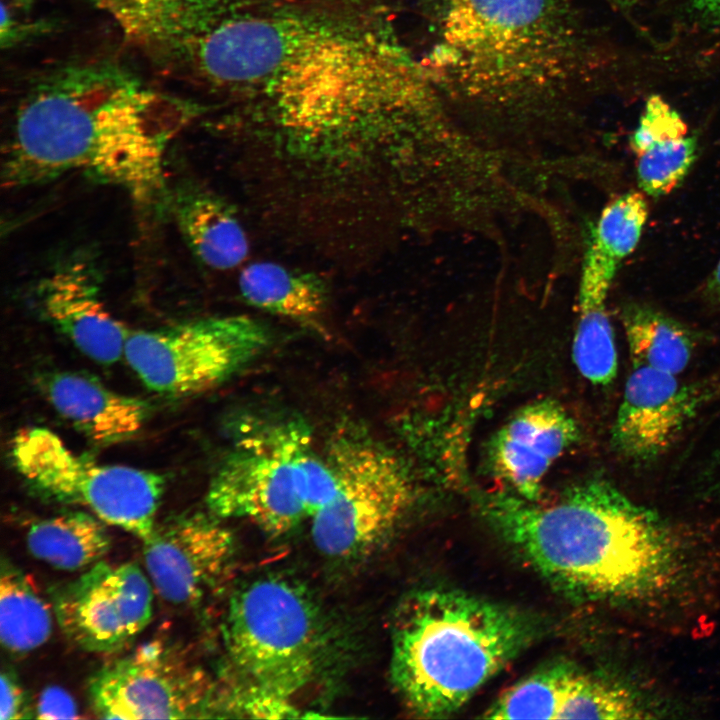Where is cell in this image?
I'll return each mask as SVG.
<instances>
[{
  "label": "cell",
  "instance_id": "cell-1",
  "mask_svg": "<svg viewBox=\"0 0 720 720\" xmlns=\"http://www.w3.org/2000/svg\"><path fill=\"white\" fill-rule=\"evenodd\" d=\"M421 61L448 112L503 120L568 114L602 56L576 0H430Z\"/></svg>",
  "mask_w": 720,
  "mask_h": 720
},
{
  "label": "cell",
  "instance_id": "cell-2",
  "mask_svg": "<svg viewBox=\"0 0 720 720\" xmlns=\"http://www.w3.org/2000/svg\"><path fill=\"white\" fill-rule=\"evenodd\" d=\"M193 115L187 104L118 67H61L18 102L2 183L26 188L81 173L137 203H154L164 193L168 150Z\"/></svg>",
  "mask_w": 720,
  "mask_h": 720
},
{
  "label": "cell",
  "instance_id": "cell-3",
  "mask_svg": "<svg viewBox=\"0 0 720 720\" xmlns=\"http://www.w3.org/2000/svg\"><path fill=\"white\" fill-rule=\"evenodd\" d=\"M481 510L507 544L567 595L641 598L664 589L677 571V550L659 515L601 477L570 486L550 504L489 494Z\"/></svg>",
  "mask_w": 720,
  "mask_h": 720
},
{
  "label": "cell",
  "instance_id": "cell-4",
  "mask_svg": "<svg viewBox=\"0 0 720 720\" xmlns=\"http://www.w3.org/2000/svg\"><path fill=\"white\" fill-rule=\"evenodd\" d=\"M534 635L526 616L501 604L456 589L418 590L394 617L391 680L416 716L448 717Z\"/></svg>",
  "mask_w": 720,
  "mask_h": 720
},
{
  "label": "cell",
  "instance_id": "cell-5",
  "mask_svg": "<svg viewBox=\"0 0 720 720\" xmlns=\"http://www.w3.org/2000/svg\"><path fill=\"white\" fill-rule=\"evenodd\" d=\"M334 490L308 427L281 420L240 435L211 477L206 504L218 518L247 520L280 536L311 518Z\"/></svg>",
  "mask_w": 720,
  "mask_h": 720
},
{
  "label": "cell",
  "instance_id": "cell-6",
  "mask_svg": "<svg viewBox=\"0 0 720 720\" xmlns=\"http://www.w3.org/2000/svg\"><path fill=\"white\" fill-rule=\"evenodd\" d=\"M223 638L252 712H288L290 698L311 679L318 656L317 617L295 584L265 577L236 591Z\"/></svg>",
  "mask_w": 720,
  "mask_h": 720
},
{
  "label": "cell",
  "instance_id": "cell-7",
  "mask_svg": "<svg viewBox=\"0 0 720 720\" xmlns=\"http://www.w3.org/2000/svg\"><path fill=\"white\" fill-rule=\"evenodd\" d=\"M335 479L331 499L310 519L314 544L336 558L358 556L398 525L414 499L411 474L390 449L343 428L326 458Z\"/></svg>",
  "mask_w": 720,
  "mask_h": 720
},
{
  "label": "cell",
  "instance_id": "cell-8",
  "mask_svg": "<svg viewBox=\"0 0 720 720\" xmlns=\"http://www.w3.org/2000/svg\"><path fill=\"white\" fill-rule=\"evenodd\" d=\"M18 474L39 495L78 505L142 541L153 531L166 486L157 472L103 464L71 450L52 430L26 427L10 443Z\"/></svg>",
  "mask_w": 720,
  "mask_h": 720
},
{
  "label": "cell",
  "instance_id": "cell-9",
  "mask_svg": "<svg viewBox=\"0 0 720 720\" xmlns=\"http://www.w3.org/2000/svg\"><path fill=\"white\" fill-rule=\"evenodd\" d=\"M269 342L268 329L250 316H210L130 332L124 358L148 389L185 397L226 382Z\"/></svg>",
  "mask_w": 720,
  "mask_h": 720
},
{
  "label": "cell",
  "instance_id": "cell-10",
  "mask_svg": "<svg viewBox=\"0 0 720 720\" xmlns=\"http://www.w3.org/2000/svg\"><path fill=\"white\" fill-rule=\"evenodd\" d=\"M214 695L205 672L156 642L104 665L88 683L90 705L105 719L202 717Z\"/></svg>",
  "mask_w": 720,
  "mask_h": 720
},
{
  "label": "cell",
  "instance_id": "cell-11",
  "mask_svg": "<svg viewBox=\"0 0 720 720\" xmlns=\"http://www.w3.org/2000/svg\"><path fill=\"white\" fill-rule=\"evenodd\" d=\"M135 563L103 561L55 586L51 602L65 636L93 653L119 651L149 624L153 585Z\"/></svg>",
  "mask_w": 720,
  "mask_h": 720
},
{
  "label": "cell",
  "instance_id": "cell-12",
  "mask_svg": "<svg viewBox=\"0 0 720 720\" xmlns=\"http://www.w3.org/2000/svg\"><path fill=\"white\" fill-rule=\"evenodd\" d=\"M210 513L176 515L156 523L143 540L147 575L168 603L191 606L225 577L235 553L231 532Z\"/></svg>",
  "mask_w": 720,
  "mask_h": 720
},
{
  "label": "cell",
  "instance_id": "cell-13",
  "mask_svg": "<svg viewBox=\"0 0 720 720\" xmlns=\"http://www.w3.org/2000/svg\"><path fill=\"white\" fill-rule=\"evenodd\" d=\"M704 394L676 375L633 366L612 426V448L633 464L655 461L696 415Z\"/></svg>",
  "mask_w": 720,
  "mask_h": 720
},
{
  "label": "cell",
  "instance_id": "cell-14",
  "mask_svg": "<svg viewBox=\"0 0 720 720\" xmlns=\"http://www.w3.org/2000/svg\"><path fill=\"white\" fill-rule=\"evenodd\" d=\"M580 438L572 415L545 398L518 409L490 438V474L527 501L541 499L543 480L553 463Z\"/></svg>",
  "mask_w": 720,
  "mask_h": 720
},
{
  "label": "cell",
  "instance_id": "cell-15",
  "mask_svg": "<svg viewBox=\"0 0 720 720\" xmlns=\"http://www.w3.org/2000/svg\"><path fill=\"white\" fill-rule=\"evenodd\" d=\"M39 300L48 319L87 357L106 365L124 357L130 332L106 308L88 261L57 266L41 281Z\"/></svg>",
  "mask_w": 720,
  "mask_h": 720
},
{
  "label": "cell",
  "instance_id": "cell-16",
  "mask_svg": "<svg viewBox=\"0 0 720 720\" xmlns=\"http://www.w3.org/2000/svg\"><path fill=\"white\" fill-rule=\"evenodd\" d=\"M39 384L56 412L97 446L132 439L151 413L147 401L118 393L83 373L49 372L40 377Z\"/></svg>",
  "mask_w": 720,
  "mask_h": 720
},
{
  "label": "cell",
  "instance_id": "cell-17",
  "mask_svg": "<svg viewBox=\"0 0 720 720\" xmlns=\"http://www.w3.org/2000/svg\"><path fill=\"white\" fill-rule=\"evenodd\" d=\"M619 266L589 242L579 284L572 357L579 373L595 385H608L617 375V351L606 303Z\"/></svg>",
  "mask_w": 720,
  "mask_h": 720
},
{
  "label": "cell",
  "instance_id": "cell-18",
  "mask_svg": "<svg viewBox=\"0 0 720 720\" xmlns=\"http://www.w3.org/2000/svg\"><path fill=\"white\" fill-rule=\"evenodd\" d=\"M172 209L184 241L203 264L226 271L246 259L249 252L246 233L225 201L190 186L176 192Z\"/></svg>",
  "mask_w": 720,
  "mask_h": 720
},
{
  "label": "cell",
  "instance_id": "cell-19",
  "mask_svg": "<svg viewBox=\"0 0 720 720\" xmlns=\"http://www.w3.org/2000/svg\"><path fill=\"white\" fill-rule=\"evenodd\" d=\"M131 37L163 48L233 11L236 0H91Z\"/></svg>",
  "mask_w": 720,
  "mask_h": 720
},
{
  "label": "cell",
  "instance_id": "cell-20",
  "mask_svg": "<svg viewBox=\"0 0 720 720\" xmlns=\"http://www.w3.org/2000/svg\"><path fill=\"white\" fill-rule=\"evenodd\" d=\"M238 286L249 305L302 324L319 325L325 311L327 292L317 276L274 262L247 265Z\"/></svg>",
  "mask_w": 720,
  "mask_h": 720
},
{
  "label": "cell",
  "instance_id": "cell-21",
  "mask_svg": "<svg viewBox=\"0 0 720 720\" xmlns=\"http://www.w3.org/2000/svg\"><path fill=\"white\" fill-rule=\"evenodd\" d=\"M105 524L90 513H59L32 522L26 531V545L35 558L55 569H87L102 561L111 548Z\"/></svg>",
  "mask_w": 720,
  "mask_h": 720
},
{
  "label": "cell",
  "instance_id": "cell-22",
  "mask_svg": "<svg viewBox=\"0 0 720 720\" xmlns=\"http://www.w3.org/2000/svg\"><path fill=\"white\" fill-rule=\"evenodd\" d=\"M621 319L633 366L673 375L685 370L696 344L687 327L649 305L636 302L623 306Z\"/></svg>",
  "mask_w": 720,
  "mask_h": 720
},
{
  "label": "cell",
  "instance_id": "cell-23",
  "mask_svg": "<svg viewBox=\"0 0 720 720\" xmlns=\"http://www.w3.org/2000/svg\"><path fill=\"white\" fill-rule=\"evenodd\" d=\"M52 631L49 605L27 576L7 559L1 561L0 639L13 654H25L42 646Z\"/></svg>",
  "mask_w": 720,
  "mask_h": 720
},
{
  "label": "cell",
  "instance_id": "cell-24",
  "mask_svg": "<svg viewBox=\"0 0 720 720\" xmlns=\"http://www.w3.org/2000/svg\"><path fill=\"white\" fill-rule=\"evenodd\" d=\"M578 667L545 665L506 689L484 712L489 719H558Z\"/></svg>",
  "mask_w": 720,
  "mask_h": 720
},
{
  "label": "cell",
  "instance_id": "cell-25",
  "mask_svg": "<svg viewBox=\"0 0 720 720\" xmlns=\"http://www.w3.org/2000/svg\"><path fill=\"white\" fill-rule=\"evenodd\" d=\"M647 217L648 205L641 192L622 194L602 210L590 242L620 265L636 248Z\"/></svg>",
  "mask_w": 720,
  "mask_h": 720
},
{
  "label": "cell",
  "instance_id": "cell-26",
  "mask_svg": "<svg viewBox=\"0 0 720 720\" xmlns=\"http://www.w3.org/2000/svg\"><path fill=\"white\" fill-rule=\"evenodd\" d=\"M697 147V137L686 135L656 143L637 155L636 173L641 190L652 197L672 192L691 169Z\"/></svg>",
  "mask_w": 720,
  "mask_h": 720
},
{
  "label": "cell",
  "instance_id": "cell-27",
  "mask_svg": "<svg viewBox=\"0 0 720 720\" xmlns=\"http://www.w3.org/2000/svg\"><path fill=\"white\" fill-rule=\"evenodd\" d=\"M687 132L688 126L680 114L662 97L653 95L645 104L630 145L639 155L656 143L684 137Z\"/></svg>",
  "mask_w": 720,
  "mask_h": 720
},
{
  "label": "cell",
  "instance_id": "cell-28",
  "mask_svg": "<svg viewBox=\"0 0 720 720\" xmlns=\"http://www.w3.org/2000/svg\"><path fill=\"white\" fill-rule=\"evenodd\" d=\"M666 7L680 27L697 32H720V0H653Z\"/></svg>",
  "mask_w": 720,
  "mask_h": 720
},
{
  "label": "cell",
  "instance_id": "cell-29",
  "mask_svg": "<svg viewBox=\"0 0 720 720\" xmlns=\"http://www.w3.org/2000/svg\"><path fill=\"white\" fill-rule=\"evenodd\" d=\"M1 720L33 717L34 710L28 702L24 688L16 676L8 670L1 673Z\"/></svg>",
  "mask_w": 720,
  "mask_h": 720
},
{
  "label": "cell",
  "instance_id": "cell-30",
  "mask_svg": "<svg viewBox=\"0 0 720 720\" xmlns=\"http://www.w3.org/2000/svg\"><path fill=\"white\" fill-rule=\"evenodd\" d=\"M35 717L41 719H73L78 710L73 698L62 688L51 686L44 689L34 709Z\"/></svg>",
  "mask_w": 720,
  "mask_h": 720
},
{
  "label": "cell",
  "instance_id": "cell-31",
  "mask_svg": "<svg viewBox=\"0 0 720 720\" xmlns=\"http://www.w3.org/2000/svg\"><path fill=\"white\" fill-rule=\"evenodd\" d=\"M703 295L712 303H720V261L707 278L703 287Z\"/></svg>",
  "mask_w": 720,
  "mask_h": 720
},
{
  "label": "cell",
  "instance_id": "cell-32",
  "mask_svg": "<svg viewBox=\"0 0 720 720\" xmlns=\"http://www.w3.org/2000/svg\"><path fill=\"white\" fill-rule=\"evenodd\" d=\"M15 1L20 4H25V3L30 2L31 0H15Z\"/></svg>",
  "mask_w": 720,
  "mask_h": 720
},
{
  "label": "cell",
  "instance_id": "cell-33",
  "mask_svg": "<svg viewBox=\"0 0 720 720\" xmlns=\"http://www.w3.org/2000/svg\"><path fill=\"white\" fill-rule=\"evenodd\" d=\"M716 392L720 395V376H719V381L717 383V391Z\"/></svg>",
  "mask_w": 720,
  "mask_h": 720
},
{
  "label": "cell",
  "instance_id": "cell-34",
  "mask_svg": "<svg viewBox=\"0 0 720 720\" xmlns=\"http://www.w3.org/2000/svg\"><path fill=\"white\" fill-rule=\"evenodd\" d=\"M719 464H720V462H719Z\"/></svg>",
  "mask_w": 720,
  "mask_h": 720
}]
</instances>
